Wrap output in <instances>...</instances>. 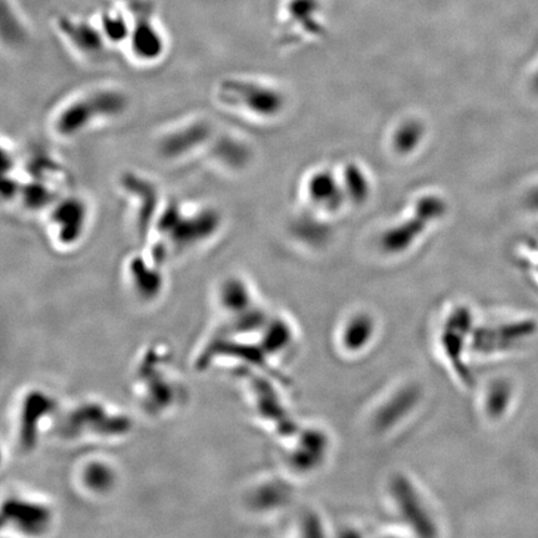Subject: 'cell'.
Returning a JSON list of instances; mask_svg holds the SVG:
<instances>
[{
	"instance_id": "5bb4252c",
	"label": "cell",
	"mask_w": 538,
	"mask_h": 538,
	"mask_svg": "<svg viewBox=\"0 0 538 538\" xmlns=\"http://www.w3.org/2000/svg\"><path fill=\"white\" fill-rule=\"evenodd\" d=\"M111 49L124 48L133 27V13L124 4L101 10L94 17Z\"/></svg>"
},
{
	"instance_id": "30bf717a",
	"label": "cell",
	"mask_w": 538,
	"mask_h": 538,
	"mask_svg": "<svg viewBox=\"0 0 538 538\" xmlns=\"http://www.w3.org/2000/svg\"><path fill=\"white\" fill-rule=\"evenodd\" d=\"M202 156L225 174H241L252 164L255 150L246 137L218 129Z\"/></svg>"
},
{
	"instance_id": "7a4b0ae2",
	"label": "cell",
	"mask_w": 538,
	"mask_h": 538,
	"mask_svg": "<svg viewBox=\"0 0 538 538\" xmlns=\"http://www.w3.org/2000/svg\"><path fill=\"white\" fill-rule=\"evenodd\" d=\"M129 94L113 85L94 86L70 96L54 109L49 130L60 141H74L128 114Z\"/></svg>"
},
{
	"instance_id": "ba28073f",
	"label": "cell",
	"mask_w": 538,
	"mask_h": 538,
	"mask_svg": "<svg viewBox=\"0 0 538 538\" xmlns=\"http://www.w3.org/2000/svg\"><path fill=\"white\" fill-rule=\"evenodd\" d=\"M118 189L129 203L137 235L147 242L166 201L160 185L142 172L130 170L119 177Z\"/></svg>"
},
{
	"instance_id": "5b68a950",
	"label": "cell",
	"mask_w": 538,
	"mask_h": 538,
	"mask_svg": "<svg viewBox=\"0 0 538 538\" xmlns=\"http://www.w3.org/2000/svg\"><path fill=\"white\" fill-rule=\"evenodd\" d=\"M217 131V125L208 116H190L161 131L155 140L156 155L167 164L190 161L203 155Z\"/></svg>"
},
{
	"instance_id": "44dd1931",
	"label": "cell",
	"mask_w": 538,
	"mask_h": 538,
	"mask_svg": "<svg viewBox=\"0 0 538 538\" xmlns=\"http://www.w3.org/2000/svg\"><path fill=\"white\" fill-rule=\"evenodd\" d=\"M531 89L536 95H538V65L531 76Z\"/></svg>"
},
{
	"instance_id": "9a60e30c",
	"label": "cell",
	"mask_w": 538,
	"mask_h": 538,
	"mask_svg": "<svg viewBox=\"0 0 538 538\" xmlns=\"http://www.w3.org/2000/svg\"><path fill=\"white\" fill-rule=\"evenodd\" d=\"M217 297L226 311L241 313L253 309V293L250 283L240 276L223 278L217 289Z\"/></svg>"
},
{
	"instance_id": "2e32d148",
	"label": "cell",
	"mask_w": 538,
	"mask_h": 538,
	"mask_svg": "<svg viewBox=\"0 0 538 538\" xmlns=\"http://www.w3.org/2000/svg\"><path fill=\"white\" fill-rule=\"evenodd\" d=\"M375 333V323L372 317L364 313L350 317L340 333L342 347L348 352H360L372 342Z\"/></svg>"
},
{
	"instance_id": "8992f818",
	"label": "cell",
	"mask_w": 538,
	"mask_h": 538,
	"mask_svg": "<svg viewBox=\"0 0 538 538\" xmlns=\"http://www.w3.org/2000/svg\"><path fill=\"white\" fill-rule=\"evenodd\" d=\"M446 213V202L434 192L420 195L410 206L408 215L384 232L383 251L388 255H400L408 251L428 228L438 223Z\"/></svg>"
},
{
	"instance_id": "6da1fadb",
	"label": "cell",
	"mask_w": 538,
	"mask_h": 538,
	"mask_svg": "<svg viewBox=\"0 0 538 538\" xmlns=\"http://www.w3.org/2000/svg\"><path fill=\"white\" fill-rule=\"evenodd\" d=\"M222 227L223 216L215 206L166 199L146 247L167 261L172 255L207 245Z\"/></svg>"
},
{
	"instance_id": "9c48e42d",
	"label": "cell",
	"mask_w": 538,
	"mask_h": 538,
	"mask_svg": "<svg viewBox=\"0 0 538 538\" xmlns=\"http://www.w3.org/2000/svg\"><path fill=\"white\" fill-rule=\"evenodd\" d=\"M54 30L65 47L85 63H100L110 53V45L94 18L59 15L54 20Z\"/></svg>"
},
{
	"instance_id": "e0dca14e",
	"label": "cell",
	"mask_w": 538,
	"mask_h": 538,
	"mask_svg": "<svg viewBox=\"0 0 538 538\" xmlns=\"http://www.w3.org/2000/svg\"><path fill=\"white\" fill-rule=\"evenodd\" d=\"M339 174V172H338ZM342 182L345 199L354 203H362L368 200L370 191V177L362 166L357 164H347L339 174Z\"/></svg>"
},
{
	"instance_id": "d6986e66",
	"label": "cell",
	"mask_w": 538,
	"mask_h": 538,
	"mask_svg": "<svg viewBox=\"0 0 538 538\" xmlns=\"http://www.w3.org/2000/svg\"><path fill=\"white\" fill-rule=\"evenodd\" d=\"M424 128L416 121H405L400 124L393 135V146L395 151H403L408 154L415 146L419 145L423 139Z\"/></svg>"
},
{
	"instance_id": "ac0fdd59",
	"label": "cell",
	"mask_w": 538,
	"mask_h": 538,
	"mask_svg": "<svg viewBox=\"0 0 538 538\" xmlns=\"http://www.w3.org/2000/svg\"><path fill=\"white\" fill-rule=\"evenodd\" d=\"M79 477L86 490L100 495L109 492L116 481L113 468L106 463H101V461H91V463L85 464L79 472Z\"/></svg>"
},
{
	"instance_id": "7c38bea8",
	"label": "cell",
	"mask_w": 538,
	"mask_h": 538,
	"mask_svg": "<svg viewBox=\"0 0 538 538\" xmlns=\"http://www.w3.org/2000/svg\"><path fill=\"white\" fill-rule=\"evenodd\" d=\"M303 195L306 201L319 211L337 212L345 200L339 174L326 169L313 171L303 182Z\"/></svg>"
},
{
	"instance_id": "7402d4cb",
	"label": "cell",
	"mask_w": 538,
	"mask_h": 538,
	"mask_svg": "<svg viewBox=\"0 0 538 538\" xmlns=\"http://www.w3.org/2000/svg\"><path fill=\"white\" fill-rule=\"evenodd\" d=\"M118 2L126 5V7H133V5L142 2V0H118Z\"/></svg>"
},
{
	"instance_id": "277c9868",
	"label": "cell",
	"mask_w": 538,
	"mask_h": 538,
	"mask_svg": "<svg viewBox=\"0 0 538 538\" xmlns=\"http://www.w3.org/2000/svg\"><path fill=\"white\" fill-rule=\"evenodd\" d=\"M49 240L59 251H73L85 240L93 220L90 201L67 191L44 213Z\"/></svg>"
},
{
	"instance_id": "4fadbf2b",
	"label": "cell",
	"mask_w": 538,
	"mask_h": 538,
	"mask_svg": "<svg viewBox=\"0 0 538 538\" xmlns=\"http://www.w3.org/2000/svg\"><path fill=\"white\" fill-rule=\"evenodd\" d=\"M50 519L52 512L47 506L27 500V497H12L8 506H4V521L15 530L42 534L43 530H48Z\"/></svg>"
},
{
	"instance_id": "3957f363",
	"label": "cell",
	"mask_w": 538,
	"mask_h": 538,
	"mask_svg": "<svg viewBox=\"0 0 538 538\" xmlns=\"http://www.w3.org/2000/svg\"><path fill=\"white\" fill-rule=\"evenodd\" d=\"M213 103L228 114L257 123H271L286 111V91L277 83L257 76H222L212 89Z\"/></svg>"
},
{
	"instance_id": "8fae6325",
	"label": "cell",
	"mask_w": 538,
	"mask_h": 538,
	"mask_svg": "<svg viewBox=\"0 0 538 538\" xmlns=\"http://www.w3.org/2000/svg\"><path fill=\"white\" fill-rule=\"evenodd\" d=\"M165 263L147 247L133 253L124 265L126 282L131 291L145 299L159 296L165 284Z\"/></svg>"
},
{
	"instance_id": "ffe728a7",
	"label": "cell",
	"mask_w": 538,
	"mask_h": 538,
	"mask_svg": "<svg viewBox=\"0 0 538 538\" xmlns=\"http://www.w3.org/2000/svg\"><path fill=\"white\" fill-rule=\"evenodd\" d=\"M525 203L531 212L538 213V182L527 191Z\"/></svg>"
},
{
	"instance_id": "52a82bcc",
	"label": "cell",
	"mask_w": 538,
	"mask_h": 538,
	"mask_svg": "<svg viewBox=\"0 0 538 538\" xmlns=\"http://www.w3.org/2000/svg\"><path fill=\"white\" fill-rule=\"evenodd\" d=\"M129 9L133 13V27L123 49L136 65L154 67L161 63L169 52V38L147 0Z\"/></svg>"
}]
</instances>
